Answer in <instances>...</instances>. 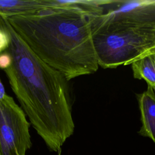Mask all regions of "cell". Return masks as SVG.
I'll return each instance as SVG.
<instances>
[{"label":"cell","mask_w":155,"mask_h":155,"mask_svg":"<svg viewBox=\"0 0 155 155\" xmlns=\"http://www.w3.org/2000/svg\"><path fill=\"white\" fill-rule=\"evenodd\" d=\"M29 127L25 112L5 94L0 99V155H25L32 145Z\"/></svg>","instance_id":"cell-4"},{"label":"cell","mask_w":155,"mask_h":155,"mask_svg":"<svg viewBox=\"0 0 155 155\" xmlns=\"http://www.w3.org/2000/svg\"><path fill=\"white\" fill-rule=\"evenodd\" d=\"M10 44V35L4 24L3 19L0 16V53L6 51Z\"/></svg>","instance_id":"cell-8"},{"label":"cell","mask_w":155,"mask_h":155,"mask_svg":"<svg viewBox=\"0 0 155 155\" xmlns=\"http://www.w3.org/2000/svg\"><path fill=\"white\" fill-rule=\"evenodd\" d=\"M56 7L7 18L45 63L67 79L95 73L99 64L89 20V1H62Z\"/></svg>","instance_id":"cell-2"},{"label":"cell","mask_w":155,"mask_h":155,"mask_svg":"<svg viewBox=\"0 0 155 155\" xmlns=\"http://www.w3.org/2000/svg\"><path fill=\"white\" fill-rule=\"evenodd\" d=\"M131 65L135 78L143 79L147 84L155 87V49L135 60Z\"/></svg>","instance_id":"cell-7"},{"label":"cell","mask_w":155,"mask_h":155,"mask_svg":"<svg viewBox=\"0 0 155 155\" xmlns=\"http://www.w3.org/2000/svg\"><path fill=\"white\" fill-rule=\"evenodd\" d=\"M153 90H154V92H155V87H153Z\"/></svg>","instance_id":"cell-11"},{"label":"cell","mask_w":155,"mask_h":155,"mask_svg":"<svg viewBox=\"0 0 155 155\" xmlns=\"http://www.w3.org/2000/svg\"><path fill=\"white\" fill-rule=\"evenodd\" d=\"M60 4V0H1L0 16L8 18L35 14Z\"/></svg>","instance_id":"cell-5"},{"label":"cell","mask_w":155,"mask_h":155,"mask_svg":"<svg viewBox=\"0 0 155 155\" xmlns=\"http://www.w3.org/2000/svg\"><path fill=\"white\" fill-rule=\"evenodd\" d=\"M11 61V56L7 51L0 53V69L4 70L7 68L10 65Z\"/></svg>","instance_id":"cell-9"},{"label":"cell","mask_w":155,"mask_h":155,"mask_svg":"<svg viewBox=\"0 0 155 155\" xmlns=\"http://www.w3.org/2000/svg\"><path fill=\"white\" fill-rule=\"evenodd\" d=\"M10 35V65L4 71L21 107L48 148L59 152L74 130L68 81L38 58L2 17Z\"/></svg>","instance_id":"cell-1"},{"label":"cell","mask_w":155,"mask_h":155,"mask_svg":"<svg viewBox=\"0 0 155 155\" xmlns=\"http://www.w3.org/2000/svg\"><path fill=\"white\" fill-rule=\"evenodd\" d=\"M5 88L2 82L0 80V99H2L5 96Z\"/></svg>","instance_id":"cell-10"},{"label":"cell","mask_w":155,"mask_h":155,"mask_svg":"<svg viewBox=\"0 0 155 155\" xmlns=\"http://www.w3.org/2000/svg\"><path fill=\"white\" fill-rule=\"evenodd\" d=\"M99 66L131 64L155 49V0L99 1L89 10Z\"/></svg>","instance_id":"cell-3"},{"label":"cell","mask_w":155,"mask_h":155,"mask_svg":"<svg viewBox=\"0 0 155 155\" xmlns=\"http://www.w3.org/2000/svg\"><path fill=\"white\" fill-rule=\"evenodd\" d=\"M147 85V90L137 95L142 121L139 133L155 142V92L150 85Z\"/></svg>","instance_id":"cell-6"}]
</instances>
